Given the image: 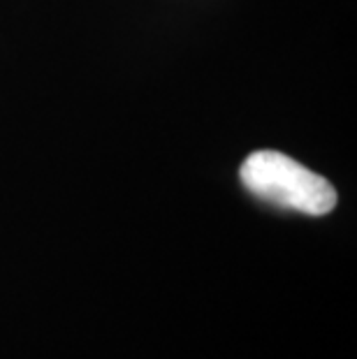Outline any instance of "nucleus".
Returning <instances> with one entry per match:
<instances>
[{
	"label": "nucleus",
	"instance_id": "f257e3e1",
	"mask_svg": "<svg viewBox=\"0 0 357 359\" xmlns=\"http://www.w3.org/2000/svg\"><path fill=\"white\" fill-rule=\"evenodd\" d=\"M239 179L250 195L281 209L328 216L337 206V190L328 179L278 151L250 154L241 165Z\"/></svg>",
	"mask_w": 357,
	"mask_h": 359
}]
</instances>
